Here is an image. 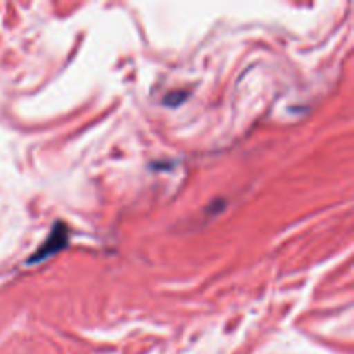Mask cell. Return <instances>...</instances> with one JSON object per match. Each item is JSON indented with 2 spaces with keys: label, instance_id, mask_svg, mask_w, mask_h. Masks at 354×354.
Listing matches in <instances>:
<instances>
[{
  "label": "cell",
  "instance_id": "obj_1",
  "mask_svg": "<svg viewBox=\"0 0 354 354\" xmlns=\"http://www.w3.org/2000/svg\"><path fill=\"white\" fill-rule=\"evenodd\" d=\"M66 242H68V230H66V225L57 223L54 227V230H52L50 237L47 239V242H45V244L38 249L37 254L30 259V265H35V261H41V259L48 258L50 254L57 252L59 249L64 248Z\"/></svg>",
  "mask_w": 354,
  "mask_h": 354
}]
</instances>
